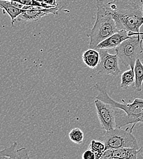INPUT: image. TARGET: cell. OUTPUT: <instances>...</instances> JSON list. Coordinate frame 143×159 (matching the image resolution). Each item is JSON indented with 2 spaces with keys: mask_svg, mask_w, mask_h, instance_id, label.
<instances>
[{
  "mask_svg": "<svg viewBox=\"0 0 143 159\" xmlns=\"http://www.w3.org/2000/svg\"><path fill=\"white\" fill-rule=\"evenodd\" d=\"M93 88L99 93L96 99L109 103L125 113L123 114L116 111V128H122L129 124L143 123V99L136 98L132 103H127L125 100L122 99L123 103H121L113 99L108 95L105 87L99 83H96Z\"/></svg>",
  "mask_w": 143,
  "mask_h": 159,
  "instance_id": "6da1fadb",
  "label": "cell"
},
{
  "mask_svg": "<svg viewBox=\"0 0 143 159\" xmlns=\"http://www.w3.org/2000/svg\"><path fill=\"white\" fill-rule=\"evenodd\" d=\"M11 158V159H31L27 149L25 147H22L16 150L14 156Z\"/></svg>",
  "mask_w": 143,
  "mask_h": 159,
  "instance_id": "d6986e66",
  "label": "cell"
},
{
  "mask_svg": "<svg viewBox=\"0 0 143 159\" xmlns=\"http://www.w3.org/2000/svg\"><path fill=\"white\" fill-rule=\"evenodd\" d=\"M100 53L96 49H88L82 55V59L84 64L91 69H96L100 61Z\"/></svg>",
  "mask_w": 143,
  "mask_h": 159,
  "instance_id": "7c38bea8",
  "label": "cell"
},
{
  "mask_svg": "<svg viewBox=\"0 0 143 159\" xmlns=\"http://www.w3.org/2000/svg\"><path fill=\"white\" fill-rule=\"evenodd\" d=\"M96 7L97 19L93 28L87 34L91 49H96L101 42L119 31L106 4L103 0H96Z\"/></svg>",
  "mask_w": 143,
  "mask_h": 159,
  "instance_id": "7a4b0ae2",
  "label": "cell"
},
{
  "mask_svg": "<svg viewBox=\"0 0 143 159\" xmlns=\"http://www.w3.org/2000/svg\"><path fill=\"white\" fill-rule=\"evenodd\" d=\"M108 9L119 30H125L130 36L143 35L140 31L143 25V15L138 2H128L123 8Z\"/></svg>",
  "mask_w": 143,
  "mask_h": 159,
  "instance_id": "3957f363",
  "label": "cell"
},
{
  "mask_svg": "<svg viewBox=\"0 0 143 159\" xmlns=\"http://www.w3.org/2000/svg\"><path fill=\"white\" fill-rule=\"evenodd\" d=\"M138 4H139L140 9H141V12H142L143 15V0H140V1L138 2Z\"/></svg>",
  "mask_w": 143,
  "mask_h": 159,
  "instance_id": "603a6c76",
  "label": "cell"
},
{
  "mask_svg": "<svg viewBox=\"0 0 143 159\" xmlns=\"http://www.w3.org/2000/svg\"><path fill=\"white\" fill-rule=\"evenodd\" d=\"M17 146V143L15 141L10 147L0 150V156H7L12 157L16 152V149Z\"/></svg>",
  "mask_w": 143,
  "mask_h": 159,
  "instance_id": "ac0fdd59",
  "label": "cell"
},
{
  "mask_svg": "<svg viewBox=\"0 0 143 159\" xmlns=\"http://www.w3.org/2000/svg\"><path fill=\"white\" fill-rule=\"evenodd\" d=\"M82 159H96V157L94 152L92 151L91 149H88L83 152V154H82Z\"/></svg>",
  "mask_w": 143,
  "mask_h": 159,
  "instance_id": "44dd1931",
  "label": "cell"
},
{
  "mask_svg": "<svg viewBox=\"0 0 143 159\" xmlns=\"http://www.w3.org/2000/svg\"><path fill=\"white\" fill-rule=\"evenodd\" d=\"M137 150L133 148L111 149L106 150L103 157H114L120 159H136Z\"/></svg>",
  "mask_w": 143,
  "mask_h": 159,
  "instance_id": "30bf717a",
  "label": "cell"
},
{
  "mask_svg": "<svg viewBox=\"0 0 143 159\" xmlns=\"http://www.w3.org/2000/svg\"><path fill=\"white\" fill-rule=\"evenodd\" d=\"M56 1L57 4L56 7L60 11L69 6L70 0H56Z\"/></svg>",
  "mask_w": 143,
  "mask_h": 159,
  "instance_id": "ffe728a7",
  "label": "cell"
},
{
  "mask_svg": "<svg viewBox=\"0 0 143 159\" xmlns=\"http://www.w3.org/2000/svg\"><path fill=\"white\" fill-rule=\"evenodd\" d=\"M135 126V124H133L131 129L127 128L123 130L121 128H116L106 131L103 137L105 151L121 148H133L138 150L139 146L137 139L132 134Z\"/></svg>",
  "mask_w": 143,
  "mask_h": 159,
  "instance_id": "277c9868",
  "label": "cell"
},
{
  "mask_svg": "<svg viewBox=\"0 0 143 159\" xmlns=\"http://www.w3.org/2000/svg\"><path fill=\"white\" fill-rule=\"evenodd\" d=\"M94 103L102 129L106 132L116 129V108L101 100L96 99Z\"/></svg>",
  "mask_w": 143,
  "mask_h": 159,
  "instance_id": "8992f818",
  "label": "cell"
},
{
  "mask_svg": "<svg viewBox=\"0 0 143 159\" xmlns=\"http://www.w3.org/2000/svg\"><path fill=\"white\" fill-rule=\"evenodd\" d=\"M136 159H143V145L137 150Z\"/></svg>",
  "mask_w": 143,
  "mask_h": 159,
  "instance_id": "7402d4cb",
  "label": "cell"
},
{
  "mask_svg": "<svg viewBox=\"0 0 143 159\" xmlns=\"http://www.w3.org/2000/svg\"><path fill=\"white\" fill-rule=\"evenodd\" d=\"M143 35L132 36L115 48L119 59L126 67L134 69L135 62L143 52Z\"/></svg>",
  "mask_w": 143,
  "mask_h": 159,
  "instance_id": "5b68a950",
  "label": "cell"
},
{
  "mask_svg": "<svg viewBox=\"0 0 143 159\" xmlns=\"http://www.w3.org/2000/svg\"><path fill=\"white\" fill-rule=\"evenodd\" d=\"M101 56L100 61L96 67L98 74L117 77L121 73L119 66V58L118 55H112L108 52L106 49H99Z\"/></svg>",
  "mask_w": 143,
  "mask_h": 159,
  "instance_id": "52a82bcc",
  "label": "cell"
},
{
  "mask_svg": "<svg viewBox=\"0 0 143 159\" xmlns=\"http://www.w3.org/2000/svg\"><path fill=\"white\" fill-rule=\"evenodd\" d=\"M117 159V158H114V157H102L101 159Z\"/></svg>",
  "mask_w": 143,
  "mask_h": 159,
  "instance_id": "cb8c5ba5",
  "label": "cell"
},
{
  "mask_svg": "<svg viewBox=\"0 0 143 159\" xmlns=\"http://www.w3.org/2000/svg\"><path fill=\"white\" fill-rule=\"evenodd\" d=\"M89 149L94 152L96 159H101L105 151V143L101 141L93 139L89 145Z\"/></svg>",
  "mask_w": 143,
  "mask_h": 159,
  "instance_id": "9a60e30c",
  "label": "cell"
},
{
  "mask_svg": "<svg viewBox=\"0 0 143 159\" xmlns=\"http://www.w3.org/2000/svg\"><path fill=\"white\" fill-rule=\"evenodd\" d=\"M0 9H2V13L4 14H7L11 19L12 26L14 27V23L19 17V16L23 12L26 11L14 6L12 1H6V0H0Z\"/></svg>",
  "mask_w": 143,
  "mask_h": 159,
  "instance_id": "8fae6325",
  "label": "cell"
},
{
  "mask_svg": "<svg viewBox=\"0 0 143 159\" xmlns=\"http://www.w3.org/2000/svg\"><path fill=\"white\" fill-rule=\"evenodd\" d=\"M130 37L131 36L128 35V32L127 30H119L101 42L97 45L96 49H115L120 44H121L124 40Z\"/></svg>",
  "mask_w": 143,
  "mask_h": 159,
  "instance_id": "9c48e42d",
  "label": "cell"
},
{
  "mask_svg": "<svg viewBox=\"0 0 143 159\" xmlns=\"http://www.w3.org/2000/svg\"><path fill=\"white\" fill-rule=\"evenodd\" d=\"M69 139L74 143L80 144L84 139V134L79 128H74L69 132Z\"/></svg>",
  "mask_w": 143,
  "mask_h": 159,
  "instance_id": "2e32d148",
  "label": "cell"
},
{
  "mask_svg": "<svg viewBox=\"0 0 143 159\" xmlns=\"http://www.w3.org/2000/svg\"><path fill=\"white\" fill-rule=\"evenodd\" d=\"M59 10L57 7L51 8H43L40 7L39 9L26 11L19 16L17 20L20 21H35L40 20L43 17L46 16L48 14L58 15Z\"/></svg>",
  "mask_w": 143,
  "mask_h": 159,
  "instance_id": "ba28073f",
  "label": "cell"
},
{
  "mask_svg": "<svg viewBox=\"0 0 143 159\" xmlns=\"http://www.w3.org/2000/svg\"><path fill=\"white\" fill-rule=\"evenodd\" d=\"M135 84V73L134 70L130 69L125 71L121 76V88L123 89H128L130 86H134Z\"/></svg>",
  "mask_w": 143,
  "mask_h": 159,
  "instance_id": "5bb4252c",
  "label": "cell"
},
{
  "mask_svg": "<svg viewBox=\"0 0 143 159\" xmlns=\"http://www.w3.org/2000/svg\"><path fill=\"white\" fill-rule=\"evenodd\" d=\"M6 1H11L20 3V4L24 6H36V7H41L43 8H51V7H51L48 6L44 3L38 2L36 0H6Z\"/></svg>",
  "mask_w": 143,
  "mask_h": 159,
  "instance_id": "e0dca14e",
  "label": "cell"
},
{
  "mask_svg": "<svg viewBox=\"0 0 143 159\" xmlns=\"http://www.w3.org/2000/svg\"><path fill=\"white\" fill-rule=\"evenodd\" d=\"M135 73V84L133 88L140 92L142 91V84L143 83V64L140 58H138L134 66Z\"/></svg>",
  "mask_w": 143,
  "mask_h": 159,
  "instance_id": "4fadbf2b",
  "label": "cell"
}]
</instances>
